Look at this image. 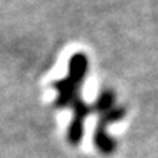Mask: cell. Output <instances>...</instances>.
<instances>
[{"label":"cell","instance_id":"obj_2","mask_svg":"<svg viewBox=\"0 0 158 158\" xmlns=\"http://www.w3.org/2000/svg\"><path fill=\"white\" fill-rule=\"evenodd\" d=\"M112 102H114V94L112 92H105L102 97H100V100H98V103H97V109L98 110H107L110 106H112Z\"/></svg>","mask_w":158,"mask_h":158},{"label":"cell","instance_id":"obj_1","mask_svg":"<svg viewBox=\"0 0 158 158\" xmlns=\"http://www.w3.org/2000/svg\"><path fill=\"white\" fill-rule=\"evenodd\" d=\"M124 115V110L123 109H115V110H110L109 114H106L105 118L100 121V126H98V131L95 134V143L98 146V149L103 152V154H112L114 149H115V143L106 135L105 129H106V124L114 121V120H118Z\"/></svg>","mask_w":158,"mask_h":158}]
</instances>
